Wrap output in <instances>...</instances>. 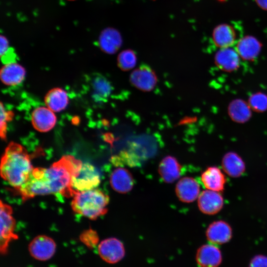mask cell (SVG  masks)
Instances as JSON below:
<instances>
[{
	"mask_svg": "<svg viewBox=\"0 0 267 267\" xmlns=\"http://www.w3.org/2000/svg\"><path fill=\"white\" fill-rule=\"evenodd\" d=\"M82 164L73 156H63L49 168H34L27 180L16 190L24 201L52 194L74 196L77 191L72 187V179L78 175Z\"/></svg>",
	"mask_w": 267,
	"mask_h": 267,
	"instance_id": "6da1fadb",
	"label": "cell"
},
{
	"mask_svg": "<svg viewBox=\"0 0 267 267\" xmlns=\"http://www.w3.org/2000/svg\"><path fill=\"white\" fill-rule=\"evenodd\" d=\"M33 169L25 148L16 142L9 143L1 160L2 178L17 189L27 180Z\"/></svg>",
	"mask_w": 267,
	"mask_h": 267,
	"instance_id": "7a4b0ae2",
	"label": "cell"
},
{
	"mask_svg": "<svg viewBox=\"0 0 267 267\" xmlns=\"http://www.w3.org/2000/svg\"><path fill=\"white\" fill-rule=\"evenodd\" d=\"M73 197L71 207L77 214L95 220L107 212L109 198L98 189L78 191Z\"/></svg>",
	"mask_w": 267,
	"mask_h": 267,
	"instance_id": "3957f363",
	"label": "cell"
},
{
	"mask_svg": "<svg viewBox=\"0 0 267 267\" xmlns=\"http://www.w3.org/2000/svg\"><path fill=\"white\" fill-rule=\"evenodd\" d=\"M15 221L12 216V208L0 201V249L2 254L8 251L9 243L18 238L14 232Z\"/></svg>",
	"mask_w": 267,
	"mask_h": 267,
	"instance_id": "277c9868",
	"label": "cell"
},
{
	"mask_svg": "<svg viewBox=\"0 0 267 267\" xmlns=\"http://www.w3.org/2000/svg\"><path fill=\"white\" fill-rule=\"evenodd\" d=\"M100 182V174L96 168L89 163H84L78 175L73 178L72 185L76 191H82L94 189Z\"/></svg>",
	"mask_w": 267,
	"mask_h": 267,
	"instance_id": "5b68a950",
	"label": "cell"
},
{
	"mask_svg": "<svg viewBox=\"0 0 267 267\" xmlns=\"http://www.w3.org/2000/svg\"><path fill=\"white\" fill-rule=\"evenodd\" d=\"M56 247V244L51 238L45 235H40L35 237L30 242L28 251L35 259L45 261L53 257Z\"/></svg>",
	"mask_w": 267,
	"mask_h": 267,
	"instance_id": "8992f818",
	"label": "cell"
},
{
	"mask_svg": "<svg viewBox=\"0 0 267 267\" xmlns=\"http://www.w3.org/2000/svg\"><path fill=\"white\" fill-rule=\"evenodd\" d=\"M100 257L109 264H115L124 257L125 250L123 244L118 239L110 237L104 239L98 245Z\"/></svg>",
	"mask_w": 267,
	"mask_h": 267,
	"instance_id": "52a82bcc",
	"label": "cell"
},
{
	"mask_svg": "<svg viewBox=\"0 0 267 267\" xmlns=\"http://www.w3.org/2000/svg\"><path fill=\"white\" fill-rule=\"evenodd\" d=\"M130 80L131 83L138 89L150 91L156 85L157 77L150 67L142 65L132 72Z\"/></svg>",
	"mask_w": 267,
	"mask_h": 267,
	"instance_id": "ba28073f",
	"label": "cell"
},
{
	"mask_svg": "<svg viewBox=\"0 0 267 267\" xmlns=\"http://www.w3.org/2000/svg\"><path fill=\"white\" fill-rule=\"evenodd\" d=\"M224 200L221 192L207 189L203 191L198 199V207L203 214L214 215L223 208Z\"/></svg>",
	"mask_w": 267,
	"mask_h": 267,
	"instance_id": "9c48e42d",
	"label": "cell"
},
{
	"mask_svg": "<svg viewBox=\"0 0 267 267\" xmlns=\"http://www.w3.org/2000/svg\"><path fill=\"white\" fill-rule=\"evenodd\" d=\"M206 236L210 243L222 245L230 240L232 237V229L227 222L218 220L210 224L206 229Z\"/></svg>",
	"mask_w": 267,
	"mask_h": 267,
	"instance_id": "30bf717a",
	"label": "cell"
},
{
	"mask_svg": "<svg viewBox=\"0 0 267 267\" xmlns=\"http://www.w3.org/2000/svg\"><path fill=\"white\" fill-rule=\"evenodd\" d=\"M31 122L36 130L44 133L53 128L56 123V117L54 112L47 107L40 106L33 111Z\"/></svg>",
	"mask_w": 267,
	"mask_h": 267,
	"instance_id": "8fae6325",
	"label": "cell"
},
{
	"mask_svg": "<svg viewBox=\"0 0 267 267\" xmlns=\"http://www.w3.org/2000/svg\"><path fill=\"white\" fill-rule=\"evenodd\" d=\"M196 261L200 267H218L222 262L221 251L216 245L204 244L198 249Z\"/></svg>",
	"mask_w": 267,
	"mask_h": 267,
	"instance_id": "7c38bea8",
	"label": "cell"
},
{
	"mask_svg": "<svg viewBox=\"0 0 267 267\" xmlns=\"http://www.w3.org/2000/svg\"><path fill=\"white\" fill-rule=\"evenodd\" d=\"M224 173L218 167H209L202 173L201 181L207 189L221 192L224 190L226 182Z\"/></svg>",
	"mask_w": 267,
	"mask_h": 267,
	"instance_id": "4fadbf2b",
	"label": "cell"
},
{
	"mask_svg": "<svg viewBox=\"0 0 267 267\" xmlns=\"http://www.w3.org/2000/svg\"><path fill=\"white\" fill-rule=\"evenodd\" d=\"M200 185L191 177L181 178L177 183L176 193L178 199L185 203H190L198 198L200 194Z\"/></svg>",
	"mask_w": 267,
	"mask_h": 267,
	"instance_id": "5bb4252c",
	"label": "cell"
},
{
	"mask_svg": "<svg viewBox=\"0 0 267 267\" xmlns=\"http://www.w3.org/2000/svg\"><path fill=\"white\" fill-rule=\"evenodd\" d=\"M112 188L120 193H126L131 191L134 184L131 173L127 169L119 167L112 172L110 177Z\"/></svg>",
	"mask_w": 267,
	"mask_h": 267,
	"instance_id": "9a60e30c",
	"label": "cell"
},
{
	"mask_svg": "<svg viewBox=\"0 0 267 267\" xmlns=\"http://www.w3.org/2000/svg\"><path fill=\"white\" fill-rule=\"evenodd\" d=\"M25 76V68L15 62L5 64L1 68L0 72L1 82L9 86L19 85L24 81Z\"/></svg>",
	"mask_w": 267,
	"mask_h": 267,
	"instance_id": "2e32d148",
	"label": "cell"
},
{
	"mask_svg": "<svg viewBox=\"0 0 267 267\" xmlns=\"http://www.w3.org/2000/svg\"><path fill=\"white\" fill-rule=\"evenodd\" d=\"M240 56L236 49L231 47L221 48L216 53L215 61L222 70L233 71L237 69L240 63Z\"/></svg>",
	"mask_w": 267,
	"mask_h": 267,
	"instance_id": "e0dca14e",
	"label": "cell"
},
{
	"mask_svg": "<svg viewBox=\"0 0 267 267\" xmlns=\"http://www.w3.org/2000/svg\"><path fill=\"white\" fill-rule=\"evenodd\" d=\"M223 171L231 178L241 177L245 172L246 165L242 158L232 151L225 154L222 160Z\"/></svg>",
	"mask_w": 267,
	"mask_h": 267,
	"instance_id": "ac0fdd59",
	"label": "cell"
},
{
	"mask_svg": "<svg viewBox=\"0 0 267 267\" xmlns=\"http://www.w3.org/2000/svg\"><path fill=\"white\" fill-rule=\"evenodd\" d=\"M98 44L103 52L110 54H114L121 46L122 39L118 31L112 28H108L100 33Z\"/></svg>",
	"mask_w": 267,
	"mask_h": 267,
	"instance_id": "d6986e66",
	"label": "cell"
},
{
	"mask_svg": "<svg viewBox=\"0 0 267 267\" xmlns=\"http://www.w3.org/2000/svg\"><path fill=\"white\" fill-rule=\"evenodd\" d=\"M158 172L165 182L172 183L180 177L181 166L176 158L167 156L160 162Z\"/></svg>",
	"mask_w": 267,
	"mask_h": 267,
	"instance_id": "ffe728a7",
	"label": "cell"
},
{
	"mask_svg": "<svg viewBox=\"0 0 267 267\" xmlns=\"http://www.w3.org/2000/svg\"><path fill=\"white\" fill-rule=\"evenodd\" d=\"M212 36L215 44L220 48L231 47L236 39L234 29L227 24L217 26L213 31Z\"/></svg>",
	"mask_w": 267,
	"mask_h": 267,
	"instance_id": "44dd1931",
	"label": "cell"
},
{
	"mask_svg": "<svg viewBox=\"0 0 267 267\" xmlns=\"http://www.w3.org/2000/svg\"><path fill=\"white\" fill-rule=\"evenodd\" d=\"M261 49V44L256 39L246 36L238 41L235 49L240 58L246 60H252L259 55Z\"/></svg>",
	"mask_w": 267,
	"mask_h": 267,
	"instance_id": "7402d4cb",
	"label": "cell"
},
{
	"mask_svg": "<svg viewBox=\"0 0 267 267\" xmlns=\"http://www.w3.org/2000/svg\"><path fill=\"white\" fill-rule=\"evenodd\" d=\"M45 104L54 112L64 110L69 102L66 91L60 88H55L49 90L44 97Z\"/></svg>",
	"mask_w": 267,
	"mask_h": 267,
	"instance_id": "603a6c76",
	"label": "cell"
},
{
	"mask_svg": "<svg viewBox=\"0 0 267 267\" xmlns=\"http://www.w3.org/2000/svg\"><path fill=\"white\" fill-rule=\"evenodd\" d=\"M91 86L92 97L96 101L106 100L112 91L111 83L102 75H96L93 78Z\"/></svg>",
	"mask_w": 267,
	"mask_h": 267,
	"instance_id": "cb8c5ba5",
	"label": "cell"
},
{
	"mask_svg": "<svg viewBox=\"0 0 267 267\" xmlns=\"http://www.w3.org/2000/svg\"><path fill=\"white\" fill-rule=\"evenodd\" d=\"M230 118L237 123L247 121L251 115V108L249 104L244 101L237 99L232 101L228 107Z\"/></svg>",
	"mask_w": 267,
	"mask_h": 267,
	"instance_id": "d4e9b609",
	"label": "cell"
},
{
	"mask_svg": "<svg viewBox=\"0 0 267 267\" xmlns=\"http://www.w3.org/2000/svg\"><path fill=\"white\" fill-rule=\"evenodd\" d=\"M118 67L123 71H129L136 65L137 57L131 49H126L121 52L117 58Z\"/></svg>",
	"mask_w": 267,
	"mask_h": 267,
	"instance_id": "484cf974",
	"label": "cell"
},
{
	"mask_svg": "<svg viewBox=\"0 0 267 267\" xmlns=\"http://www.w3.org/2000/svg\"><path fill=\"white\" fill-rule=\"evenodd\" d=\"M248 104L254 111H264L267 109V95L262 92L254 93L250 96Z\"/></svg>",
	"mask_w": 267,
	"mask_h": 267,
	"instance_id": "4316f807",
	"label": "cell"
},
{
	"mask_svg": "<svg viewBox=\"0 0 267 267\" xmlns=\"http://www.w3.org/2000/svg\"><path fill=\"white\" fill-rule=\"evenodd\" d=\"M81 241L89 249H93L97 245L99 237L97 232L92 229H89L84 231L80 235Z\"/></svg>",
	"mask_w": 267,
	"mask_h": 267,
	"instance_id": "83f0119b",
	"label": "cell"
},
{
	"mask_svg": "<svg viewBox=\"0 0 267 267\" xmlns=\"http://www.w3.org/2000/svg\"><path fill=\"white\" fill-rule=\"evenodd\" d=\"M11 115V114H9L8 112L5 110L1 103L0 136L2 139H5L6 138L7 122L8 121V119L10 118L9 116Z\"/></svg>",
	"mask_w": 267,
	"mask_h": 267,
	"instance_id": "f1b7e54d",
	"label": "cell"
},
{
	"mask_svg": "<svg viewBox=\"0 0 267 267\" xmlns=\"http://www.w3.org/2000/svg\"><path fill=\"white\" fill-rule=\"evenodd\" d=\"M249 267H267V256L257 255L250 261Z\"/></svg>",
	"mask_w": 267,
	"mask_h": 267,
	"instance_id": "f546056e",
	"label": "cell"
},
{
	"mask_svg": "<svg viewBox=\"0 0 267 267\" xmlns=\"http://www.w3.org/2000/svg\"><path fill=\"white\" fill-rule=\"evenodd\" d=\"M0 57L7 53L10 49L7 39L3 35H0Z\"/></svg>",
	"mask_w": 267,
	"mask_h": 267,
	"instance_id": "4dcf8cb0",
	"label": "cell"
},
{
	"mask_svg": "<svg viewBox=\"0 0 267 267\" xmlns=\"http://www.w3.org/2000/svg\"><path fill=\"white\" fill-rule=\"evenodd\" d=\"M257 2L261 7L267 8V0H257Z\"/></svg>",
	"mask_w": 267,
	"mask_h": 267,
	"instance_id": "1f68e13d",
	"label": "cell"
},
{
	"mask_svg": "<svg viewBox=\"0 0 267 267\" xmlns=\"http://www.w3.org/2000/svg\"><path fill=\"white\" fill-rule=\"evenodd\" d=\"M218 0L221 2H223V1H224L225 0Z\"/></svg>",
	"mask_w": 267,
	"mask_h": 267,
	"instance_id": "d6a6232c",
	"label": "cell"
},
{
	"mask_svg": "<svg viewBox=\"0 0 267 267\" xmlns=\"http://www.w3.org/2000/svg\"><path fill=\"white\" fill-rule=\"evenodd\" d=\"M67 0V1H75V0Z\"/></svg>",
	"mask_w": 267,
	"mask_h": 267,
	"instance_id": "836d02e7",
	"label": "cell"
}]
</instances>
